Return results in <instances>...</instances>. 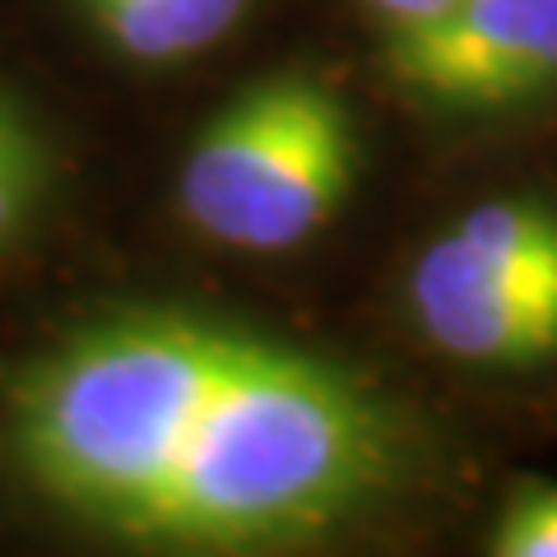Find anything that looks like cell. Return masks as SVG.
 Returning <instances> with one entry per match:
<instances>
[{"instance_id": "cell-9", "label": "cell", "mask_w": 557, "mask_h": 557, "mask_svg": "<svg viewBox=\"0 0 557 557\" xmlns=\"http://www.w3.org/2000/svg\"><path fill=\"white\" fill-rule=\"evenodd\" d=\"M362 5H368L376 20L395 33V28H413V24L437 20V14H446L450 5H460V0H362Z\"/></svg>"}, {"instance_id": "cell-4", "label": "cell", "mask_w": 557, "mask_h": 557, "mask_svg": "<svg viewBox=\"0 0 557 557\" xmlns=\"http://www.w3.org/2000/svg\"><path fill=\"white\" fill-rule=\"evenodd\" d=\"M409 307L437 354L493 372L557 362V205L497 196L428 242Z\"/></svg>"}, {"instance_id": "cell-6", "label": "cell", "mask_w": 557, "mask_h": 557, "mask_svg": "<svg viewBox=\"0 0 557 557\" xmlns=\"http://www.w3.org/2000/svg\"><path fill=\"white\" fill-rule=\"evenodd\" d=\"M79 10L98 38L135 65H177L223 38L200 0H79Z\"/></svg>"}, {"instance_id": "cell-5", "label": "cell", "mask_w": 557, "mask_h": 557, "mask_svg": "<svg viewBox=\"0 0 557 557\" xmlns=\"http://www.w3.org/2000/svg\"><path fill=\"white\" fill-rule=\"evenodd\" d=\"M391 75L437 108H507L557 84V0H460L386 42Z\"/></svg>"}, {"instance_id": "cell-2", "label": "cell", "mask_w": 557, "mask_h": 557, "mask_svg": "<svg viewBox=\"0 0 557 557\" xmlns=\"http://www.w3.org/2000/svg\"><path fill=\"white\" fill-rule=\"evenodd\" d=\"M242 339L247 330L182 307H135L75 330L10 395L24 479L131 544Z\"/></svg>"}, {"instance_id": "cell-7", "label": "cell", "mask_w": 557, "mask_h": 557, "mask_svg": "<svg viewBox=\"0 0 557 557\" xmlns=\"http://www.w3.org/2000/svg\"><path fill=\"white\" fill-rule=\"evenodd\" d=\"M47 186V149L33 121L0 98V251L10 247Z\"/></svg>"}, {"instance_id": "cell-1", "label": "cell", "mask_w": 557, "mask_h": 557, "mask_svg": "<svg viewBox=\"0 0 557 557\" xmlns=\"http://www.w3.org/2000/svg\"><path fill=\"white\" fill-rule=\"evenodd\" d=\"M395 474V423L358 376L307 348L242 339L131 544L265 553L330 534Z\"/></svg>"}, {"instance_id": "cell-3", "label": "cell", "mask_w": 557, "mask_h": 557, "mask_svg": "<svg viewBox=\"0 0 557 557\" xmlns=\"http://www.w3.org/2000/svg\"><path fill=\"white\" fill-rule=\"evenodd\" d=\"M358 177L344 98L317 75L256 79L205 121L182 159L177 205L228 251H293L339 219Z\"/></svg>"}, {"instance_id": "cell-8", "label": "cell", "mask_w": 557, "mask_h": 557, "mask_svg": "<svg viewBox=\"0 0 557 557\" xmlns=\"http://www.w3.org/2000/svg\"><path fill=\"white\" fill-rule=\"evenodd\" d=\"M493 557H557V483H520L487 534Z\"/></svg>"}]
</instances>
